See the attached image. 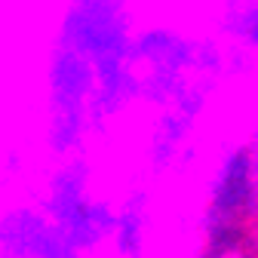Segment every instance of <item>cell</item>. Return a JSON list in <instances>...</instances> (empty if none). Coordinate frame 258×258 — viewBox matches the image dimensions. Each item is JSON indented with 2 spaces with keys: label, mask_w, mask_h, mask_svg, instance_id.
<instances>
[{
  "label": "cell",
  "mask_w": 258,
  "mask_h": 258,
  "mask_svg": "<svg viewBox=\"0 0 258 258\" xmlns=\"http://www.w3.org/2000/svg\"><path fill=\"white\" fill-rule=\"evenodd\" d=\"M40 209L52 228L68 237L80 252H92L108 243L114 203L92 190V169L80 154L58 157L46 178Z\"/></svg>",
  "instance_id": "cell-3"
},
{
  "label": "cell",
  "mask_w": 258,
  "mask_h": 258,
  "mask_svg": "<svg viewBox=\"0 0 258 258\" xmlns=\"http://www.w3.org/2000/svg\"><path fill=\"white\" fill-rule=\"evenodd\" d=\"M108 243L120 258H145L151 243V200L145 190H129L114 206Z\"/></svg>",
  "instance_id": "cell-7"
},
{
  "label": "cell",
  "mask_w": 258,
  "mask_h": 258,
  "mask_svg": "<svg viewBox=\"0 0 258 258\" xmlns=\"http://www.w3.org/2000/svg\"><path fill=\"white\" fill-rule=\"evenodd\" d=\"M55 40L77 49L95 68L92 129L102 133L139 99L129 4L126 0H68Z\"/></svg>",
  "instance_id": "cell-1"
},
{
  "label": "cell",
  "mask_w": 258,
  "mask_h": 258,
  "mask_svg": "<svg viewBox=\"0 0 258 258\" xmlns=\"http://www.w3.org/2000/svg\"><path fill=\"white\" fill-rule=\"evenodd\" d=\"M95 68L68 43L55 40L46 64V145L55 157L83 151L92 129Z\"/></svg>",
  "instance_id": "cell-2"
},
{
  "label": "cell",
  "mask_w": 258,
  "mask_h": 258,
  "mask_svg": "<svg viewBox=\"0 0 258 258\" xmlns=\"http://www.w3.org/2000/svg\"><path fill=\"white\" fill-rule=\"evenodd\" d=\"M209 92H212V80H197L184 86L166 105H160V114L148 139V160L157 172L178 166V160L190 151L197 123L209 102Z\"/></svg>",
  "instance_id": "cell-5"
},
{
  "label": "cell",
  "mask_w": 258,
  "mask_h": 258,
  "mask_svg": "<svg viewBox=\"0 0 258 258\" xmlns=\"http://www.w3.org/2000/svg\"><path fill=\"white\" fill-rule=\"evenodd\" d=\"M194 258H252V240H203Z\"/></svg>",
  "instance_id": "cell-8"
},
{
  "label": "cell",
  "mask_w": 258,
  "mask_h": 258,
  "mask_svg": "<svg viewBox=\"0 0 258 258\" xmlns=\"http://www.w3.org/2000/svg\"><path fill=\"white\" fill-rule=\"evenodd\" d=\"M40 206H13L0 215V258H83Z\"/></svg>",
  "instance_id": "cell-6"
},
{
  "label": "cell",
  "mask_w": 258,
  "mask_h": 258,
  "mask_svg": "<svg viewBox=\"0 0 258 258\" xmlns=\"http://www.w3.org/2000/svg\"><path fill=\"white\" fill-rule=\"evenodd\" d=\"M255 187V145L246 139L224 151L209 175L203 240H252Z\"/></svg>",
  "instance_id": "cell-4"
}]
</instances>
